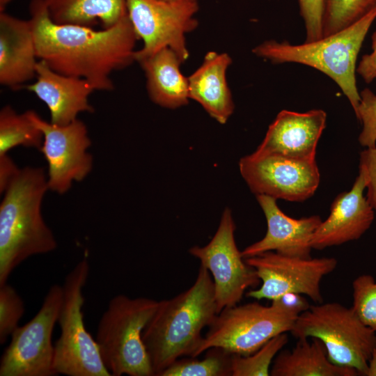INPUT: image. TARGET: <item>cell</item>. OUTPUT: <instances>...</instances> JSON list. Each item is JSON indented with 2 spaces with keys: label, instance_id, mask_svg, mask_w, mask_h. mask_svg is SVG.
Masks as SVG:
<instances>
[{
  "label": "cell",
  "instance_id": "24",
  "mask_svg": "<svg viewBox=\"0 0 376 376\" xmlns=\"http://www.w3.org/2000/svg\"><path fill=\"white\" fill-rule=\"evenodd\" d=\"M42 141V132L30 120L26 111L17 113L10 105L1 109L0 156L19 146L40 150Z\"/></svg>",
  "mask_w": 376,
  "mask_h": 376
},
{
  "label": "cell",
  "instance_id": "26",
  "mask_svg": "<svg viewBox=\"0 0 376 376\" xmlns=\"http://www.w3.org/2000/svg\"><path fill=\"white\" fill-rule=\"evenodd\" d=\"M375 6L376 0H324L323 37L350 26Z\"/></svg>",
  "mask_w": 376,
  "mask_h": 376
},
{
  "label": "cell",
  "instance_id": "37",
  "mask_svg": "<svg viewBox=\"0 0 376 376\" xmlns=\"http://www.w3.org/2000/svg\"><path fill=\"white\" fill-rule=\"evenodd\" d=\"M12 0H0V11L3 12L6 6Z\"/></svg>",
  "mask_w": 376,
  "mask_h": 376
},
{
  "label": "cell",
  "instance_id": "12",
  "mask_svg": "<svg viewBox=\"0 0 376 376\" xmlns=\"http://www.w3.org/2000/svg\"><path fill=\"white\" fill-rule=\"evenodd\" d=\"M253 267L261 285L246 292L248 297L273 301L290 292L308 297L316 304L322 303L320 283L331 273L338 261L333 257L300 258L267 251L245 258Z\"/></svg>",
  "mask_w": 376,
  "mask_h": 376
},
{
  "label": "cell",
  "instance_id": "8",
  "mask_svg": "<svg viewBox=\"0 0 376 376\" xmlns=\"http://www.w3.org/2000/svg\"><path fill=\"white\" fill-rule=\"evenodd\" d=\"M299 314L274 301L270 306L251 302L225 308L207 327L196 357L214 347L250 355L274 336L290 332Z\"/></svg>",
  "mask_w": 376,
  "mask_h": 376
},
{
  "label": "cell",
  "instance_id": "5",
  "mask_svg": "<svg viewBox=\"0 0 376 376\" xmlns=\"http://www.w3.org/2000/svg\"><path fill=\"white\" fill-rule=\"evenodd\" d=\"M158 305L159 301L153 299L121 294L109 301L95 339L111 376H155L143 332Z\"/></svg>",
  "mask_w": 376,
  "mask_h": 376
},
{
  "label": "cell",
  "instance_id": "1",
  "mask_svg": "<svg viewBox=\"0 0 376 376\" xmlns=\"http://www.w3.org/2000/svg\"><path fill=\"white\" fill-rule=\"evenodd\" d=\"M29 12L38 59L60 74L86 79L95 91L113 90L111 74L136 61L138 38L127 15L95 30L55 23L44 0H31Z\"/></svg>",
  "mask_w": 376,
  "mask_h": 376
},
{
  "label": "cell",
  "instance_id": "2",
  "mask_svg": "<svg viewBox=\"0 0 376 376\" xmlns=\"http://www.w3.org/2000/svg\"><path fill=\"white\" fill-rule=\"evenodd\" d=\"M214 288L209 271L201 265L193 285L178 295L159 301L145 327L143 341L155 376L177 359L196 357L202 331L217 315Z\"/></svg>",
  "mask_w": 376,
  "mask_h": 376
},
{
  "label": "cell",
  "instance_id": "10",
  "mask_svg": "<svg viewBox=\"0 0 376 376\" xmlns=\"http://www.w3.org/2000/svg\"><path fill=\"white\" fill-rule=\"evenodd\" d=\"M63 286L48 290L35 316L18 327L0 360V376H54L52 336L63 301Z\"/></svg>",
  "mask_w": 376,
  "mask_h": 376
},
{
  "label": "cell",
  "instance_id": "17",
  "mask_svg": "<svg viewBox=\"0 0 376 376\" xmlns=\"http://www.w3.org/2000/svg\"><path fill=\"white\" fill-rule=\"evenodd\" d=\"M365 179L361 173L351 189L333 201L329 217L321 221L311 239L313 249L322 250L359 239L374 220V210L363 195Z\"/></svg>",
  "mask_w": 376,
  "mask_h": 376
},
{
  "label": "cell",
  "instance_id": "38",
  "mask_svg": "<svg viewBox=\"0 0 376 376\" xmlns=\"http://www.w3.org/2000/svg\"><path fill=\"white\" fill-rule=\"evenodd\" d=\"M162 1L174 2V1H185V0H162ZM191 1H198V0H191Z\"/></svg>",
  "mask_w": 376,
  "mask_h": 376
},
{
  "label": "cell",
  "instance_id": "34",
  "mask_svg": "<svg viewBox=\"0 0 376 376\" xmlns=\"http://www.w3.org/2000/svg\"><path fill=\"white\" fill-rule=\"evenodd\" d=\"M19 169L8 154L0 156V192L3 193L18 174Z\"/></svg>",
  "mask_w": 376,
  "mask_h": 376
},
{
  "label": "cell",
  "instance_id": "25",
  "mask_svg": "<svg viewBox=\"0 0 376 376\" xmlns=\"http://www.w3.org/2000/svg\"><path fill=\"white\" fill-rule=\"evenodd\" d=\"M205 352L203 359L185 357L177 359L159 376H232L233 354L218 347Z\"/></svg>",
  "mask_w": 376,
  "mask_h": 376
},
{
  "label": "cell",
  "instance_id": "14",
  "mask_svg": "<svg viewBox=\"0 0 376 376\" xmlns=\"http://www.w3.org/2000/svg\"><path fill=\"white\" fill-rule=\"evenodd\" d=\"M240 172L251 191L274 198L301 202L317 190L320 175L315 159L253 152L241 158Z\"/></svg>",
  "mask_w": 376,
  "mask_h": 376
},
{
  "label": "cell",
  "instance_id": "21",
  "mask_svg": "<svg viewBox=\"0 0 376 376\" xmlns=\"http://www.w3.org/2000/svg\"><path fill=\"white\" fill-rule=\"evenodd\" d=\"M139 63L145 73L148 96L155 104L167 109L188 104V77L181 72L182 62L171 49L163 48Z\"/></svg>",
  "mask_w": 376,
  "mask_h": 376
},
{
  "label": "cell",
  "instance_id": "9",
  "mask_svg": "<svg viewBox=\"0 0 376 376\" xmlns=\"http://www.w3.org/2000/svg\"><path fill=\"white\" fill-rule=\"evenodd\" d=\"M125 3L134 31L143 41L142 47L136 51V61L165 47L171 49L182 63L189 58L186 36L198 26V1L125 0Z\"/></svg>",
  "mask_w": 376,
  "mask_h": 376
},
{
  "label": "cell",
  "instance_id": "4",
  "mask_svg": "<svg viewBox=\"0 0 376 376\" xmlns=\"http://www.w3.org/2000/svg\"><path fill=\"white\" fill-rule=\"evenodd\" d=\"M375 19L376 6L350 26L318 40L292 45L269 40L256 46L252 53L274 64L299 63L324 73L341 89L356 113L360 101L357 61Z\"/></svg>",
  "mask_w": 376,
  "mask_h": 376
},
{
  "label": "cell",
  "instance_id": "3",
  "mask_svg": "<svg viewBox=\"0 0 376 376\" xmlns=\"http://www.w3.org/2000/svg\"><path fill=\"white\" fill-rule=\"evenodd\" d=\"M49 190L44 169H20L0 204V285L28 258L53 251L57 242L41 205Z\"/></svg>",
  "mask_w": 376,
  "mask_h": 376
},
{
  "label": "cell",
  "instance_id": "13",
  "mask_svg": "<svg viewBox=\"0 0 376 376\" xmlns=\"http://www.w3.org/2000/svg\"><path fill=\"white\" fill-rule=\"evenodd\" d=\"M26 112L43 134L40 151L47 163L48 189L65 194L74 181H82L93 168V157L87 152L91 145L87 127L78 118L58 125L45 120L34 111Z\"/></svg>",
  "mask_w": 376,
  "mask_h": 376
},
{
  "label": "cell",
  "instance_id": "30",
  "mask_svg": "<svg viewBox=\"0 0 376 376\" xmlns=\"http://www.w3.org/2000/svg\"><path fill=\"white\" fill-rule=\"evenodd\" d=\"M360 101L355 113L362 124L359 136L360 145L366 148L376 147V95L368 88L359 92Z\"/></svg>",
  "mask_w": 376,
  "mask_h": 376
},
{
  "label": "cell",
  "instance_id": "36",
  "mask_svg": "<svg viewBox=\"0 0 376 376\" xmlns=\"http://www.w3.org/2000/svg\"><path fill=\"white\" fill-rule=\"evenodd\" d=\"M365 376H376V349L373 352L368 361Z\"/></svg>",
  "mask_w": 376,
  "mask_h": 376
},
{
  "label": "cell",
  "instance_id": "35",
  "mask_svg": "<svg viewBox=\"0 0 376 376\" xmlns=\"http://www.w3.org/2000/svg\"><path fill=\"white\" fill-rule=\"evenodd\" d=\"M304 296L303 295L290 292L285 294L272 301H274L287 308L292 309L301 313L310 306V304Z\"/></svg>",
  "mask_w": 376,
  "mask_h": 376
},
{
  "label": "cell",
  "instance_id": "16",
  "mask_svg": "<svg viewBox=\"0 0 376 376\" xmlns=\"http://www.w3.org/2000/svg\"><path fill=\"white\" fill-rule=\"evenodd\" d=\"M326 121L327 113L322 109H311L303 113L282 110L269 125L263 141L254 152L315 159L317 146Z\"/></svg>",
  "mask_w": 376,
  "mask_h": 376
},
{
  "label": "cell",
  "instance_id": "29",
  "mask_svg": "<svg viewBox=\"0 0 376 376\" xmlns=\"http://www.w3.org/2000/svg\"><path fill=\"white\" fill-rule=\"evenodd\" d=\"M25 311L24 303L8 283L0 285V343L3 344L14 331Z\"/></svg>",
  "mask_w": 376,
  "mask_h": 376
},
{
  "label": "cell",
  "instance_id": "6",
  "mask_svg": "<svg viewBox=\"0 0 376 376\" xmlns=\"http://www.w3.org/2000/svg\"><path fill=\"white\" fill-rule=\"evenodd\" d=\"M290 333L297 339H320L333 363L355 369L359 375L365 376L376 349V332L352 307L337 302L310 305L299 315Z\"/></svg>",
  "mask_w": 376,
  "mask_h": 376
},
{
  "label": "cell",
  "instance_id": "32",
  "mask_svg": "<svg viewBox=\"0 0 376 376\" xmlns=\"http://www.w3.org/2000/svg\"><path fill=\"white\" fill-rule=\"evenodd\" d=\"M359 168V173L365 179L367 201L373 209L376 210V147L366 148L362 150Z\"/></svg>",
  "mask_w": 376,
  "mask_h": 376
},
{
  "label": "cell",
  "instance_id": "19",
  "mask_svg": "<svg viewBox=\"0 0 376 376\" xmlns=\"http://www.w3.org/2000/svg\"><path fill=\"white\" fill-rule=\"evenodd\" d=\"M31 24L0 13V83L13 90L36 75L38 61Z\"/></svg>",
  "mask_w": 376,
  "mask_h": 376
},
{
  "label": "cell",
  "instance_id": "18",
  "mask_svg": "<svg viewBox=\"0 0 376 376\" xmlns=\"http://www.w3.org/2000/svg\"><path fill=\"white\" fill-rule=\"evenodd\" d=\"M36 81L24 86L47 107L52 123L65 125L77 118L82 112H93L89 102L94 88L86 79L60 74L43 61L36 65Z\"/></svg>",
  "mask_w": 376,
  "mask_h": 376
},
{
  "label": "cell",
  "instance_id": "22",
  "mask_svg": "<svg viewBox=\"0 0 376 376\" xmlns=\"http://www.w3.org/2000/svg\"><path fill=\"white\" fill-rule=\"evenodd\" d=\"M299 338L292 350H281L273 361L270 375H359L355 369L333 363L322 342L316 338Z\"/></svg>",
  "mask_w": 376,
  "mask_h": 376
},
{
  "label": "cell",
  "instance_id": "11",
  "mask_svg": "<svg viewBox=\"0 0 376 376\" xmlns=\"http://www.w3.org/2000/svg\"><path fill=\"white\" fill-rule=\"evenodd\" d=\"M235 227L232 212L226 207L210 242L189 250L212 276L218 313L238 304L248 289L260 283L255 269L246 263L237 246Z\"/></svg>",
  "mask_w": 376,
  "mask_h": 376
},
{
  "label": "cell",
  "instance_id": "27",
  "mask_svg": "<svg viewBox=\"0 0 376 376\" xmlns=\"http://www.w3.org/2000/svg\"><path fill=\"white\" fill-rule=\"evenodd\" d=\"M288 342L287 333L279 334L254 353L248 356L233 354L232 376H268L273 361Z\"/></svg>",
  "mask_w": 376,
  "mask_h": 376
},
{
  "label": "cell",
  "instance_id": "15",
  "mask_svg": "<svg viewBox=\"0 0 376 376\" xmlns=\"http://www.w3.org/2000/svg\"><path fill=\"white\" fill-rule=\"evenodd\" d=\"M267 221V232L259 241L241 251L245 259L267 251L293 257L311 258V239L322 220L318 215L294 219L278 206L276 199L264 194L256 195Z\"/></svg>",
  "mask_w": 376,
  "mask_h": 376
},
{
  "label": "cell",
  "instance_id": "28",
  "mask_svg": "<svg viewBox=\"0 0 376 376\" xmlns=\"http://www.w3.org/2000/svg\"><path fill=\"white\" fill-rule=\"evenodd\" d=\"M352 308L362 322L376 332V281L370 274H361L352 282Z\"/></svg>",
  "mask_w": 376,
  "mask_h": 376
},
{
  "label": "cell",
  "instance_id": "7",
  "mask_svg": "<svg viewBox=\"0 0 376 376\" xmlns=\"http://www.w3.org/2000/svg\"><path fill=\"white\" fill-rule=\"evenodd\" d=\"M89 271L88 260H80L68 273L62 285L63 296L57 320L61 334L54 344V368L57 375L111 376L95 339L84 325L83 289Z\"/></svg>",
  "mask_w": 376,
  "mask_h": 376
},
{
  "label": "cell",
  "instance_id": "31",
  "mask_svg": "<svg viewBox=\"0 0 376 376\" xmlns=\"http://www.w3.org/2000/svg\"><path fill=\"white\" fill-rule=\"evenodd\" d=\"M299 13L306 29L305 42L323 38L322 15L324 0H298Z\"/></svg>",
  "mask_w": 376,
  "mask_h": 376
},
{
  "label": "cell",
  "instance_id": "33",
  "mask_svg": "<svg viewBox=\"0 0 376 376\" xmlns=\"http://www.w3.org/2000/svg\"><path fill=\"white\" fill-rule=\"evenodd\" d=\"M357 73L367 84L376 79V31L372 36V52L362 56L357 67Z\"/></svg>",
  "mask_w": 376,
  "mask_h": 376
},
{
  "label": "cell",
  "instance_id": "20",
  "mask_svg": "<svg viewBox=\"0 0 376 376\" xmlns=\"http://www.w3.org/2000/svg\"><path fill=\"white\" fill-rule=\"evenodd\" d=\"M231 63L227 53L210 51L201 65L188 77L189 99L199 103L220 124L228 121L235 109L226 79Z\"/></svg>",
  "mask_w": 376,
  "mask_h": 376
},
{
  "label": "cell",
  "instance_id": "23",
  "mask_svg": "<svg viewBox=\"0 0 376 376\" xmlns=\"http://www.w3.org/2000/svg\"><path fill=\"white\" fill-rule=\"evenodd\" d=\"M53 22L109 28L127 15L125 0H44Z\"/></svg>",
  "mask_w": 376,
  "mask_h": 376
}]
</instances>
